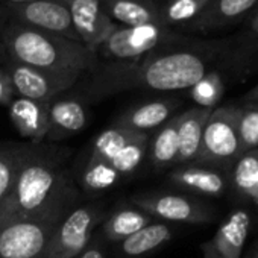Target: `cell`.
<instances>
[{
	"label": "cell",
	"mask_w": 258,
	"mask_h": 258,
	"mask_svg": "<svg viewBox=\"0 0 258 258\" xmlns=\"http://www.w3.org/2000/svg\"><path fill=\"white\" fill-rule=\"evenodd\" d=\"M243 37L244 34H238L208 41L187 38L181 44L152 52L137 61H99L81 79V96L84 100L96 102L133 90H190Z\"/></svg>",
	"instance_id": "6da1fadb"
},
{
	"label": "cell",
	"mask_w": 258,
	"mask_h": 258,
	"mask_svg": "<svg viewBox=\"0 0 258 258\" xmlns=\"http://www.w3.org/2000/svg\"><path fill=\"white\" fill-rule=\"evenodd\" d=\"M78 201V190L58 163L34 146H25L14 190L5 205L16 213L59 223Z\"/></svg>",
	"instance_id": "7a4b0ae2"
},
{
	"label": "cell",
	"mask_w": 258,
	"mask_h": 258,
	"mask_svg": "<svg viewBox=\"0 0 258 258\" xmlns=\"http://www.w3.org/2000/svg\"><path fill=\"white\" fill-rule=\"evenodd\" d=\"M2 43L10 59L78 82L99 62L97 55L82 43L34 29L11 17L4 28Z\"/></svg>",
	"instance_id": "3957f363"
},
{
	"label": "cell",
	"mask_w": 258,
	"mask_h": 258,
	"mask_svg": "<svg viewBox=\"0 0 258 258\" xmlns=\"http://www.w3.org/2000/svg\"><path fill=\"white\" fill-rule=\"evenodd\" d=\"M59 223L25 217L0 207V258H46Z\"/></svg>",
	"instance_id": "277c9868"
},
{
	"label": "cell",
	"mask_w": 258,
	"mask_h": 258,
	"mask_svg": "<svg viewBox=\"0 0 258 258\" xmlns=\"http://www.w3.org/2000/svg\"><path fill=\"white\" fill-rule=\"evenodd\" d=\"M187 37L161 25L136 28L118 26L97 49L99 61H137L146 55L181 44Z\"/></svg>",
	"instance_id": "5b68a950"
},
{
	"label": "cell",
	"mask_w": 258,
	"mask_h": 258,
	"mask_svg": "<svg viewBox=\"0 0 258 258\" xmlns=\"http://www.w3.org/2000/svg\"><path fill=\"white\" fill-rule=\"evenodd\" d=\"M240 155L237 105L214 108L205 123L201 151L195 164L216 167L229 173Z\"/></svg>",
	"instance_id": "8992f818"
},
{
	"label": "cell",
	"mask_w": 258,
	"mask_h": 258,
	"mask_svg": "<svg viewBox=\"0 0 258 258\" xmlns=\"http://www.w3.org/2000/svg\"><path fill=\"white\" fill-rule=\"evenodd\" d=\"M103 219V211L96 205L73 208L56 226L46 258H75L91 240L96 226Z\"/></svg>",
	"instance_id": "52a82bcc"
},
{
	"label": "cell",
	"mask_w": 258,
	"mask_h": 258,
	"mask_svg": "<svg viewBox=\"0 0 258 258\" xmlns=\"http://www.w3.org/2000/svg\"><path fill=\"white\" fill-rule=\"evenodd\" d=\"M133 204L148 213L151 217H157L167 222L179 223H208L214 217L211 207L178 193H148L133 198Z\"/></svg>",
	"instance_id": "ba28073f"
},
{
	"label": "cell",
	"mask_w": 258,
	"mask_h": 258,
	"mask_svg": "<svg viewBox=\"0 0 258 258\" xmlns=\"http://www.w3.org/2000/svg\"><path fill=\"white\" fill-rule=\"evenodd\" d=\"M7 7L10 17L26 26L81 43L73 28L70 11L62 0H40V2Z\"/></svg>",
	"instance_id": "9c48e42d"
},
{
	"label": "cell",
	"mask_w": 258,
	"mask_h": 258,
	"mask_svg": "<svg viewBox=\"0 0 258 258\" xmlns=\"http://www.w3.org/2000/svg\"><path fill=\"white\" fill-rule=\"evenodd\" d=\"M4 67L11 78L16 94L38 102H52L53 99L59 97V94L78 84L75 79L50 75L10 58H7Z\"/></svg>",
	"instance_id": "30bf717a"
},
{
	"label": "cell",
	"mask_w": 258,
	"mask_h": 258,
	"mask_svg": "<svg viewBox=\"0 0 258 258\" xmlns=\"http://www.w3.org/2000/svg\"><path fill=\"white\" fill-rule=\"evenodd\" d=\"M62 2L70 11L72 23L79 41L94 53L118 28L105 11L102 0H62Z\"/></svg>",
	"instance_id": "8fae6325"
},
{
	"label": "cell",
	"mask_w": 258,
	"mask_h": 258,
	"mask_svg": "<svg viewBox=\"0 0 258 258\" xmlns=\"http://www.w3.org/2000/svg\"><path fill=\"white\" fill-rule=\"evenodd\" d=\"M252 228V216L247 210L237 208L217 228L216 234L202 243L204 258H243V249Z\"/></svg>",
	"instance_id": "7c38bea8"
},
{
	"label": "cell",
	"mask_w": 258,
	"mask_h": 258,
	"mask_svg": "<svg viewBox=\"0 0 258 258\" xmlns=\"http://www.w3.org/2000/svg\"><path fill=\"white\" fill-rule=\"evenodd\" d=\"M258 7V0H211L191 23L184 26L188 32L211 34L246 22Z\"/></svg>",
	"instance_id": "4fadbf2b"
},
{
	"label": "cell",
	"mask_w": 258,
	"mask_h": 258,
	"mask_svg": "<svg viewBox=\"0 0 258 258\" xmlns=\"http://www.w3.org/2000/svg\"><path fill=\"white\" fill-rule=\"evenodd\" d=\"M169 181L190 193L211 198H220L231 188L228 172L201 164H187L172 170Z\"/></svg>",
	"instance_id": "5bb4252c"
},
{
	"label": "cell",
	"mask_w": 258,
	"mask_h": 258,
	"mask_svg": "<svg viewBox=\"0 0 258 258\" xmlns=\"http://www.w3.org/2000/svg\"><path fill=\"white\" fill-rule=\"evenodd\" d=\"M49 105L50 102H38L16 96L8 105L13 124L23 139L40 145L49 131Z\"/></svg>",
	"instance_id": "9a60e30c"
},
{
	"label": "cell",
	"mask_w": 258,
	"mask_h": 258,
	"mask_svg": "<svg viewBox=\"0 0 258 258\" xmlns=\"http://www.w3.org/2000/svg\"><path fill=\"white\" fill-rule=\"evenodd\" d=\"M88 120L87 108L78 97H56L49 105V131L46 139L61 140L81 133Z\"/></svg>",
	"instance_id": "2e32d148"
},
{
	"label": "cell",
	"mask_w": 258,
	"mask_h": 258,
	"mask_svg": "<svg viewBox=\"0 0 258 258\" xmlns=\"http://www.w3.org/2000/svg\"><path fill=\"white\" fill-rule=\"evenodd\" d=\"M105 11L117 26L136 28L163 25V0H102ZM167 28V26H166Z\"/></svg>",
	"instance_id": "e0dca14e"
},
{
	"label": "cell",
	"mask_w": 258,
	"mask_h": 258,
	"mask_svg": "<svg viewBox=\"0 0 258 258\" xmlns=\"http://www.w3.org/2000/svg\"><path fill=\"white\" fill-rule=\"evenodd\" d=\"M179 106L176 99H157L129 108L117 120L114 126L131 129L134 133L148 134V131L160 127L172 118V112Z\"/></svg>",
	"instance_id": "ac0fdd59"
},
{
	"label": "cell",
	"mask_w": 258,
	"mask_h": 258,
	"mask_svg": "<svg viewBox=\"0 0 258 258\" xmlns=\"http://www.w3.org/2000/svg\"><path fill=\"white\" fill-rule=\"evenodd\" d=\"M213 109L195 106L179 114L178 120V158L176 164H195L201 151L205 123Z\"/></svg>",
	"instance_id": "d6986e66"
},
{
	"label": "cell",
	"mask_w": 258,
	"mask_h": 258,
	"mask_svg": "<svg viewBox=\"0 0 258 258\" xmlns=\"http://www.w3.org/2000/svg\"><path fill=\"white\" fill-rule=\"evenodd\" d=\"M172 237L173 231L169 225L163 222H152L120 241V249L126 256H142L164 246L172 240Z\"/></svg>",
	"instance_id": "ffe728a7"
},
{
	"label": "cell",
	"mask_w": 258,
	"mask_h": 258,
	"mask_svg": "<svg viewBox=\"0 0 258 258\" xmlns=\"http://www.w3.org/2000/svg\"><path fill=\"white\" fill-rule=\"evenodd\" d=\"M229 182L235 196L258 202V149L240 155L229 172Z\"/></svg>",
	"instance_id": "44dd1931"
},
{
	"label": "cell",
	"mask_w": 258,
	"mask_h": 258,
	"mask_svg": "<svg viewBox=\"0 0 258 258\" xmlns=\"http://www.w3.org/2000/svg\"><path fill=\"white\" fill-rule=\"evenodd\" d=\"M178 120L179 114L167 120L158 127V131L149 142L151 163L155 169H167L176 164L178 158Z\"/></svg>",
	"instance_id": "7402d4cb"
},
{
	"label": "cell",
	"mask_w": 258,
	"mask_h": 258,
	"mask_svg": "<svg viewBox=\"0 0 258 258\" xmlns=\"http://www.w3.org/2000/svg\"><path fill=\"white\" fill-rule=\"evenodd\" d=\"M152 222L154 217L139 208H120L105 220L103 234L108 240L123 241Z\"/></svg>",
	"instance_id": "603a6c76"
},
{
	"label": "cell",
	"mask_w": 258,
	"mask_h": 258,
	"mask_svg": "<svg viewBox=\"0 0 258 258\" xmlns=\"http://www.w3.org/2000/svg\"><path fill=\"white\" fill-rule=\"evenodd\" d=\"M142 133H134L131 129L111 126L102 131L93 142L91 154L88 157L90 163H111L112 158Z\"/></svg>",
	"instance_id": "cb8c5ba5"
},
{
	"label": "cell",
	"mask_w": 258,
	"mask_h": 258,
	"mask_svg": "<svg viewBox=\"0 0 258 258\" xmlns=\"http://www.w3.org/2000/svg\"><path fill=\"white\" fill-rule=\"evenodd\" d=\"M25 145H0V207L5 205L14 190Z\"/></svg>",
	"instance_id": "d4e9b609"
},
{
	"label": "cell",
	"mask_w": 258,
	"mask_h": 258,
	"mask_svg": "<svg viewBox=\"0 0 258 258\" xmlns=\"http://www.w3.org/2000/svg\"><path fill=\"white\" fill-rule=\"evenodd\" d=\"M211 0H163L161 17L163 25L167 28L187 26L207 8Z\"/></svg>",
	"instance_id": "484cf974"
},
{
	"label": "cell",
	"mask_w": 258,
	"mask_h": 258,
	"mask_svg": "<svg viewBox=\"0 0 258 258\" xmlns=\"http://www.w3.org/2000/svg\"><path fill=\"white\" fill-rule=\"evenodd\" d=\"M149 142L151 137L148 134H139L134 140L129 142L111 161L112 169L117 172V175L120 178L127 176L134 173L140 164L143 163L146 154H148V148H149Z\"/></svg>",
	"instance_id": "4316f807"
},
{
	"label": "cell",
	"mask_w": 258,
	"mask_h": 258,
	"mask_svg": "<svg viewBox=\"0 0 258 258\" xmlns=\"http://www.w3.org/2000/svg\"><path fill=\"white\" fill-rule=\"evenodd\" d=\"M237 126L241 154L258 149V100L237 105Z\"/></svg>",
	"instance_id": "83f0119b"
},
{
	"label": "cell",
	"mask_w": 258,
	"mask_h": 258,
	"mask_svg": "<svg viewBox=\"0 0 258 258\" xmlns=\"http://www.w3.org/2000/svg\"><path fill=\"white\" fill-rule=\"evenodd\" d=\"M225 90H226L225 81L222 79L219 72L213 69L188 91H190L191 99L198 103V106L214 109L217 108V103L220 102Z\"/></svg>",
	"instance_id": "f1b7e54d"
},
{
	"label": "cell",
	"mask_w": 258,
	"mask_h": 258,
	"mask_svg": "<svg viewBox=\"0 0 258 258\" xmlns=\"http://www.w3.org/2000/svg\"><path fill=\"white\" fill-rule=\"evenodd\" d=\"M120 176L112 169L111 163H90L87 161V166L81 176V184L88 193H99L103 190L111 188L118 182Z\"/></svg>",
	"instance_id": "f546056e"
},
{
	"label": "cell",
	"mask_w": 258,
	"mask_h": 258,
	"mask_svg": "<svg viewBox=\"0 0 258 258\" xmlns=\"http://www.w3.org/2000/svg\"><path fill=\"white\" fill-rule=\"evenodd\" d=\"M16 96L17 94H16L14 85L11 82V78L7 73V70L4 67V62H2V64H0V105L8 106Z\"/></svg>",
	"instance_id": "4dcf8cb0"
},
{
	"label": "cell",
	"mask_w": 258,
	"mask_h": 258,
	"mask_svg": "<svg viewBox=\"0 0 258 258\" xmlns=\"http://www.w3.org/2000/svg\"><path fill=\"white\" fill-rule=\"evenodd\" d=\"M10 20V11H8V7L7 5H0V64L5 62L8 55H7V50L4 47V43H2V32H4V28L7 25V22Z\"/></svg>",
	"instance_id": "1f68e13d"
},
{
	"label": "cell",
	"mask_w": 258,
	"mask_h": 258,
	"mask_svg": "<svg viewBox=\"0 0 258 258\" xmlns=\"http://www.w3.org/2000/svg\"><path fill=\"white\" fill-rule=\"evenodd\" d=\"M75 258H105V250L100 243L88 244L78 256Z\"/></svg>",
	"instance_id": "d6a6232c"
},
{
	"label": "cell",
	"mask_w": 258,
	"mask_h": 258,
	"mask_svg": "<svg viewBox=\"0 0 258 258\" xmlns=\"http://www.w3.org/2000/svg\"><path fill=\"white\" fill-rule=\"evenodd\" d=\"M246 26H247V32H250V34H253V35H256L258 37V7L252 11V14L246 19Z\"/></svg>",
	"instance_id": "836d02e7"
},
{
	"label": "cell",
	"mask_w": 258,
	"mask_h": 258,
	"mask_svg": "<svg viewBox=\"0 0 258 258\" xmlns=\"http://www.w3.org/2000/svg\"><path fill=\"white\" fill-rule=\"evenodd\" d=\"M250 100H258V84L246 94V102H250Z\"/></svg>",
	"instance_id": "e575fe53"
},
{
	"label": "cell",
	"mask_w": 258,
	"mask_h": 258,
	"mask_svg": "<svg viewBox=\"0 0 258 258\" xmlns=\"http://www.w3.org/2000/svg\"><path fill=\"white\" fill-rule=\"evenodd\" d=\"M5 5H22V4H31V2H40V0H2Z\"/></svg>",
	"instance_id": "d590c367"
},
{
	"label": "cell",
	"mask_w": 258,
	"mask_h": 258,
	"mask_svg": "<svg viewBox=\"0 0 258 258\" xmlns=\"http://www.w3.org/2000/svg\"><path fill=\"white\" fill-rule=\"evenodd\" d=\"M244 258H258V246L252 249V252H249Z\"/></svg>",
	"instance_id": "8d00e7d4"
}]
</instances>
